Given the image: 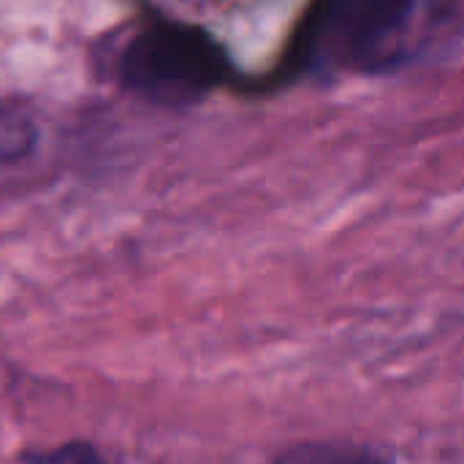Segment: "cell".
<instances>
[{"label":"cell","instance_id":"cell-1","mask_svg":"<svg viewBox=\"0 0 464 464\" xmlns=\"http://www.w3.org/2000/svg\"><path fill=\"white\" fill-rule=\"evenodd\" d=\"M419 0H313L288 44L283 68L378 71L400 57Z\"/></svg>","mask_w":464,"mask_h":464},{"label":"cell","instance_id":"cell-2","mask_svg":"<svg viewBox=\"0 0 464 464\" xmlns=\"http://www.w3.org/2000/svg\"><path fill=\"white\" fill-rule=\"evenodd\" d=\"M122 84L160 106H193L231 79L226 49L201 27L150 22L120 54Z\"/></svg>","mask_w":464,"mask_h":464},{"label":"cell","instance_id":"cell-3","mask_svg":"<svg viewBox=\"0 0 464 464\" xmlns=\"http://www.w3.org/2000/svg\"><path fill=\"white\" fill-rule=\"evenodd\" d=\"M272 464H397L386 451L351 440H307L283 449Z\"/></svg>","mask_w":464,"mask_h":464},{"label":"cell","instance_id":"cell-4","mask_svg":"<svg viewBox=\"0 0 464 464\" xmlns=\"http://www.w3.org/2000/svg\"><path fill=\"white\" fill-rule=\"evenodd\" d=\"M38 144L35 122L16 106L0 103V163L27 158Z\"/></svg>","mask_w":464,"mask_h":464},{"label":"cell","instance_id":"cell-5","mask_svg":"<svg viewBox=\"0 0 464 464\" xmlns=\"http://www.w3.org/2000/svg\"><path fill=\"white\" fill-rule=\"evenodd\" d=\"M27 464H109L106 457L92 446V443H63L57 449L49 451H38L33 457H27Z\"/></svg>","mask_w":464,"mask_h":464}]
</instances>
